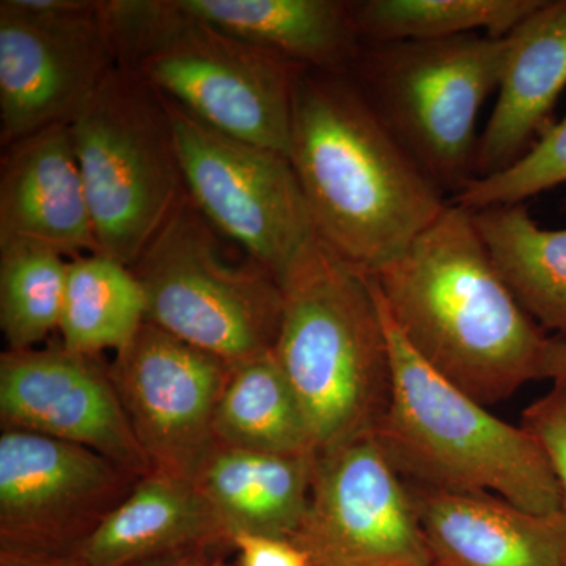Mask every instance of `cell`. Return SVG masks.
<instances>
[{
	"label": "cell",
	"mask_w": 566,
	"mask_h": 566,
	"mask_svg": "<svg viewBox=\"0 0 566 566\" xmlns=\"http://www.w3.org/2000/svg\"><path fill=\"white\" fill-rule=\"evenodd\" d=\"M370 279L412 352L480 405L542 379L551 337L510 292L471 211L449 202Z\"/></svg>",
	"instance_id": "cell-1"
},
{
	"label": "cell",
	"mask_w": 566,
	"mask_h": 566,
	"mask_svg": "<svg viewBox=\"0 0 566 566\" xmlns=\"http://www.w3.org/2000/svg\"><path fill=\"white\" fill-rule=\"evenodd\" d=\"M289 159L319 238L368 274L449 205L349 74L301 71Z\"/></svg>",
	"instance_id": "cell-2"
},
{
	"label": "cell",
	"mask_w": 566,
	"mask_h": 566,
	"mask_svg": "<svg viewBox=\"0 0 566 566\" xmlns=\"http://www.w3.org/2000/svg\"><path fill=\"white\" fill-rule=\"evenodd\" d=\"M376 300L389 338L392 385L374 434L398 475L431 490L495 495L535 515L566 512L534 436L521 424L497 419L436 374Z\"/></svg>",
	"instance_id": "cell-3"
},
{
	"label": "cell",
	"mask_w": 566,
	"mask_h": 566,
	"mask_svg": "<svg viewBox=\"0 0 566 566\" xmlns=\"http://www.w3.org/2000/svg\"><path fill=\"white\" fill-rule=\"evenodd\" d=\"M281 285L274 356L316 452L374 433L389 403L392 364L370 274L319 238Z\"/></svg>",
	"instance_id": "cell-4"
},
{
	"label": "cell",
	"mask_w": 566,
	"mask_h": 566,
	"mask_svg": "<svg viewBox=\"0 0 566 566\" xmlns=\"http://www.w3.org/2000/svg\"><path fill=\"white\" fill-rule=\"evenodd\" d=\"M117 63L216 132L289 158L303 66L234 39L177 0H107Z\"/></svg>",
	"instance_id": "cell-5"
},
{
	"label": "cell",
	"mask_w": 566,
	"mask_h": 566,
	"mask_svg": "<svg viewBox=\"0 0 566 566\" xmlns=\"http://www.w3.org/2000/svg\"><path fill=\"white\" fill-rule=\"evenodd\" d=\"M132 271L148 323L233 367L273 352L283 315L281 283L212 227L188 193Z\"/></svg>",
	"instance_id": "cell-6"
},
{
	"label": "cell",
	"mask_w": 566,
	"mask_h": 566,
	"mask_svg": "<svg viewBox=\"0 0 566 566\" xmlns=\"http://www.w3.org/2000/svg\"><path fill=\"white\" fill-rule=\"evenodd\" d=\"M509 40L464 35L364 44L349 76L405 150L446 193L475 180L483 104L501 84Z\"/></svg>",
	"instance_id": "cell-7"
},
{
	"label": "cell",
	"mask_w": 566,
	"mask_h": 566,
	"mask_svg": "<svg viewBox=\"0 0 566 566\" xmlns=\"http://www.w3.org/2000/svg\"><path fill=\"white\" fill-rule=\"evenodd\" d=\"M70 129L98 253L132 268L186 192L166 98L117 63Z\"/></svg>",
	"instance_id": "cell-8"
},
{
	"label": "cell",
	"mask_w": 566,
	"mask_h": 566,
	"mask_svg": "<svg viewBox=\"0 0 566 566\" xmlns=\"http://www.w3.org/2000/svg\"><path fill=\"white\" fill-rule=\"evenodd\" d=\"M186 193L279 283L319 240L290 159L216 132L166 99Z\"/></svg>",
	"instance_id": "cell-9"
},
{
	"label": "cell",
	"mask_w": 566,
	"mask_h": 566,
	"mask_svg": "<svg viewBox=\"0 0 566 566\" xmlns=\"http://www.w3.org/2000/svg\"><path fill=\"white\" fill-rule=\"evenodd\" d=\"M292 542L311 566L434 564L408 486L374 433L316 452L311 504Z\"/></svg>",
	"instance_id": "cell-10"
},
{
	"label": "cell",
	"mask_w": 566,
	"mask_h": 566,
	"mask_svg": "<svg viewBox=\"0 0 566 566\" xmlns=\"http://www.w3.org/2000/svg\"><path fill=\"white\" fill-rule=\"evenodd\" d=\"M139 479L85 447L6 428L0 433V549L73 553Z\"/></svg>",
	"instance_id": "cell-11"
},
{
	"label": "cell",
	"mask_w": 566,
	"mask_h": 566,
	"mask_svg": "<svg viewBox=\"0 0 566 566\" xmlns=\"http://www.w3.org/2000/svg\"><path fill=\"white\" fill-rule=\"evenodd\" d=\"M117 65L106 0L62 14L0 2V145L70 123Z\"/></svg>",
	"instance_id": "cell-12"
},
{
	"label": "cell",
	"mask_w": 566,
	"mask_h": 566,
	"mask_svg": "<svg viewBox=\"0 0 566 566\" xmlns=\"http://www.w3.org/2000/svg\"><path fill=\"white\" fill-rule=\"evenodd\" d=\"M109 367L153 472L193 482L218 449L212 424L233 365L145 322Z\"/></svg>",
	"instance_id": "cell-13"
},
{
	"label": "cell",
	"mask_w": 566,
	"mask_h": 566,
	"mask_svg": "<svg viewBox=\"0 0 566 566\" xmlns=\"http://www.w3.org/2000/svg\"><path fill=\"white\" fill-rule=\"evenodd\" d=\"M2 430L31 431L102 453L137 476L153 472L102 354L48 348L0 354Z\"/></svg>",
	"instance_id": "cell-14"
},
{
	"label": "cell",
	"mask_w": 566,
	"mask_h": 566,
	"mask_svg": "<svg viewBox=\"0 0 566 566\" xmlns=\"http://www.w3.org/2000/svg\"><path fill=\"white\" fill-rule=\"evenodd\" d=\"M0 244L29 241L71 260L98 253L70 123L3 148Z\"/></svg>",
	"instance_id": "cell-15"
},
{
	"label": "cell",
	"mask_w": 566,
	"mask_h": 566,
	"mask_svg": "<svg viewBox=\"0 0 566 566\" xmlns=\"http://www.w3.org/2000/svg\"><path fill=\"white\" fill-rule=\"evenodd\" d=\"M406 486L436 565L566 566V512L535 515L495 495Z\"/></svg>",
	"instance_id": "cell-16"
},
{
	"label": "cell",
	"mask_w": 566,
	"mask_h": 566,
	"mask_svg": "<svg viewBox=\"0 0 566 566\" xmlns=\"http://www.w3.org/2000/svg\"><path fill=\"white\" fill-rule=\"evenodd\" d=\"M506 40L497 102L476 148L475 180L512 166L553 125L566 87V0H543Z\"/></svg>",
	"instance_id": "cell-17"
},
{
	"label": "cell",
	"mask_w": 566,
	"mask_h": 566,
	"mask_svg": "<svg viewBox=\"0 0 566 566\" xmlns=\"http://www.w3.org/2000/svg\"><path fill=\"white\" fill-rule=\"evenodd\" d=\"M233 539L196 483L142 476L132 493L76 551L84 566H136L155 558H207Z\"/></svg>",
	"instance_id": "cell-18"
},
{
	"label": "cell",
	"mask_w": 566,
	"mask_h": 566,
	"mask_svg": "<svg viewBox=\"0 0 566 566\" xmlns=\"http://www.w3.org/2000/svg\"><path fill=\"white\" fill-rule=\"evenodd\" d=\"M234 39L307 70L349 74L364 44L344 0H177Z\"/></svg>",
	"instance_id": "cell-19"
},
{
	"label": "cell",
	"mask_w": 566,
	"mask_h": 566,
	"mask_svg": "<svg viewBox=\"0 0 566 566\" xmlns=\"http://www.w3.org/2000/svg\"><path fill=\"white\" fill-rule=\"evenodd\" d=\"M316 452L283 455L218 446L196 483L232 539H290L300 531L314 482Z\"/></svg>",
	"instance_id": "cell-20"
},
{
	"label": "cell",
	"mask_w": 566,
	"mask_h": 566,
	"mask_svg": "<svg viewBox=\"0 0 566 566\" xmlns=\"http://www.w3.org/2000/svg\"><path fill=\"white\" fill-rule=\"evenodd\" d=\"M491 259L521 307L566 340V229H542L526 205L471 211Z\"/></svg>",
	"instance_id": "cell-21"
},
{
	"label": "cell",
	"mask_w": 566,
	"mask_h": 566,
	"mask_svg": "<svg viewBox=\"0 0 566 566\" xmlns=\"http://www.w3.org/2000/svg\"><path fill=\"white\" fill-rule=\"evenodd\" d=\"M218 446L251 452H316L303 408L273 352L234 365L216 409Z\"/></svg>",
	"instance_id": "cell-22"
},
{
	"label": "cell",
	"mask_w": 566,
	"mask_h": 566,
	"mask_svg": "<svg viewBox=\"0 0 566 566\" xmlns=\"http://www.w3.org/2000/svg\"><path fill=\"white\" fill-rule=\"evenodd\" d=\"M147 322V303L132 268L91 253L70 260L59 333L71 352L125 348Z\"/></svg>",
	"instance_id": "cell-23"
},
{
	"label": "cell",
	"mask_w": 566,
	"mask_h": 566,
	"mask_svg": "<svg viewBox=\"0 0 566 566\" xmlns=\"http://www.w3.org/2000/svg\"><path fill=\"white\" fill-rule=\"evenodd\" d=\"M543 0H360L349 2L363 44L438 41L485 32L504 39Z\"/></svg>",
	"instance_id": "cell-24"
},
{
	"label": "cell",
	"mask_w": 566,
	"mask_h": 566,
	"mask_svg": "<svg viewBox=\"0 0 566 566\" xmlns=\"http://www.w3.org/2000/svg\"><path fill=\"white\" fill-rule=\"evenodd\" d=\"M69 262L48 245L0 244V329L7 349L35 348L59 329Z\"/></svg>",
	"instance_id": "cell-25"
},
{
	"label": "cell",
	"mask_w": 566,
	"mask_h": 566,
	"mask_svg": "<svg viewBox=\"0 0 566 566\" xmlns=\"http://www.w3.org/2000/svg\"><path fill=\"white\" fill-rule=\"evenodd\" d=\"M566 185V117L547 126L526 155L502 172L476 178L450 203L468 211L520 205Z\"/></svg>",
	"instance_id": "cell-26"
},
{
	"label": "cell",
	"mask_w": 566,
	"mask_h": 566,
	"mask_svg": "<svg viewBox=\"0 0 566 566\" xmlns=\"http://www.w3.org/2000/svg\"><path fill=\"white\" fill-rule=\"evenodd\" d=\"M553 386L549 392L524 409L521 427L534 436L545 452L566 510V386Z\"/></svg>",
	"instance_id": "cell-27"
},
{
	"label": "cell",
	"mask_w": 566,
	"mask_h": 566,
	"mask_svg": "<svg viewBox=\"0 0 566 566\" xmlns=\"http://www.w3.org/2000/svg\"><path fill=\"white\" fill-rule=\"evenodd\" d=\"M233 547L240 551L241 566H311L307 556L290 539L238 535Z\"/></svg>",
	"instance_id": "cell-28"
},
{
	"label": "cell",
	"mask_w": 566,
	"mask_h": 566,
	"mask_svg": "<svg viewBox=\"0 0 566 566\" xmlns=\"http://www.w3.org/2000/svg\"><path fill=\"white\" fill-rule=\"evenodd\" d=\"M0 566H84L74 553H24L0 549Z\"/></svg>",
	"instance_id": "cell-29"
},
{
	"label": "cell",
	"mask_w": 566,
	"mask_h": 566,
	"mask_svg": "<svg viewBox=\"0 0 566 566\" xmlns=\"http://www.w3.org/2000/svg\"><path fill=\"white\" fill-rule=\"evenodd\" d=\"M542 379H549L553 385L566 386V340L551 337L543 363Z\"/></svg>",
	"instance_id": "cell-30"
},
{
	"label": "cell",
	"mask_w": 566,
	"mask_h": 566,
	"mask_svg": "<svg viewBox=\"0 0 566 566\" xmlns=\"http://www.w3.org/2000/svg\"><path fill=\"white\" fill-rule=\"evenodd\" d=\"M199 560H207V558L192 556L163 557L155 558V560L144 562V564H139L136 566H189L193 564V562Z\"/></svg>",
	"instance_id": "cell-31"
},
{
	"label": "cell",
	"mask_w": 566,
	"mask_h": 566,
	"mask_svg": "<svg viewBox=\"0 0 566 566\" xmlns=\"http://www.w3.org/2000/svg\"><path fill=\"white\" fill-rule=\"evenodd\" d=\"M189 566H221V565H210V564H208L207 560H199V562H193V564H191Z\"/></svg>",
	"instance_id": "cell-32"
},
{
	"label": "cell",
	"mask_w": 566,
	"mask_h": 566,
	"mask_svg": "<svg viewBox=\"0 0 566 566\" xmlns=\"http://www.w3.org/2000/svg\"><path fill=\"white\" fill-rule=\"evenodd\" d=\"M419 566H439V565L431 564V565H419Z\"/></svg>",
	"instance_id": "cell-33"
}]
</instances>
